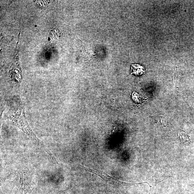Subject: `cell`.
Instances as JSON below:
<instances>
[{
  "label": "cell",
  "mask_w": 194,
  "mask_h": 194,
  "mask_svg": "<svg viewBox=\"0 0 194 194\" xmlns=\"http://www.w3.org/2000/svg\"><path fill=\"white\" fill-rule=\"evenodd\" d=\"M13 122L15 126L21 129L29 137L33 142H35L41 148L44 150L46 153L48 152L49 150L47 148L44 144L37 138V136L31 129L30 127L26 122L25 118H22L14 119Z\"/></svg>",
  "instance_id": "1"
},
{
  "label": "cell",
  "mask_w": 194,
  "mask_h": 194,
  "mask_svg": "<svg viewBox=\"0 0 194 194\" xmlns=\"http://www.w3.org/2000/svg\"><path fill=\"white\" fill-rule=\"evenodd\" d=\"M83 168L85 169L87 171L91 172L97 176L100 177L105 181H107L108 183L110 184L113 185H125L128 184L129 183L123 182V181L118 180V179H116L115 178L113 177L112 176H109V175L104 172L98 171V170H93V169L87 168V167L82 166Z\"/></svg>",
  "instance_id": "2"
},
{
  "label": "cell",
  "mask_w": 194,
  "mask_h": 194,
  "mask_svg": "<svg viewBox=\"0 0 194 194\" xmlns=\"http://www.w3.org/2000/svg\"><path fill=\"white\" fill-rule=\"evenodd\" d=\"M146 72L145 67L138 64H132L131 65V73L135 76H141Z\"/></svg>",
  "instance_id": "3"
}]
</instances>
